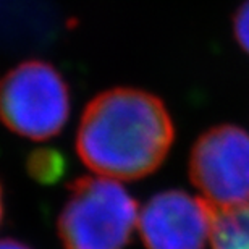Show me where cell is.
<instances>
[{
    "label": "cell",
    "instance_id": "1",
    "mask_svg": "<svg viewBox=\"0 0 249 249\" xmlns=\"http://www.w3.org/2000/svg\"><path fill=\"white\" fill-rule=\"evenodd\" d=\"M175 139L165 104L151 92L117 88L84 108L76 133L81 162L99 177L133 181L162 165Z\"/></svg>",
    "mask_w": 249,
    "mask_h": 249
},
{
    "label": "cell",
    "instance_id": "2",
    "mask_svg": "<svg viewBox=\"0 0 249 249\" xmlns=\"http://www.w3.org/2000/svg\"><path fill=\"white\" fill-rule=\"evenodd\" d=\"M138 217L136 201L117 180L83 177L68 186L57 231L63 249H124Z\"/></svg>",
    "mask_w": 249,
    "mask_h": 249
},
{
    "label": "cell",
    "instance_id": "3",
    "mask_svg": "<svg viewBox=\"0 0 249 249\" xmlns=\"http://www.w3.org/2000/svg\"><path fill=\"white\" fill-rule=\"evenodd\" d=\"M70 115L68 86L52 65L28 60L0 78V120L13 133L46 141Z\"/></svg>",
    "mask_w": 249,
    "mask_h": 249
},
{
    "label": "cell",
    "instance_id": "4",
    "mask_svg": "<svg viewBox=\"0 0 249 249\" xmlns=\"http://www.w3.org/2000/svg\"><path fill=\"white\" fill-rule=\"evenodd\" d=\"M189 178L215 211L249 207V133L220 124L201 134L189 154Z\"/></svg>",
    "mask_w": 249,
    "mask_h": 249
},
{
    "label": "cell",
    "instance_id": "5",
    "mask_svg": "<svg viewBox=\"0 0 249 249\" xmlns=\"http://www.w3.org/2000/svg\"><path fill=\"white\" fill-rule=\"evenodd\" d=\"M215 209L180 189L152 196L139 212L138 230L147 249H204L211 240Z\"/></svg>",
    "mask_w": 249,
    "mask_h": 249
},
{
    "label": "cell",
    "instance_id": "6",
    "mask_svg": "<svg viewBox=\"0 0 249 249\" xmlns=\"http://www.w3.org/2000/svg\"><path fill=\"white\" fill-rule=\"evenodd\" d=\"M212 249H249V207L215 211Z\"/></svg>",
    "mask_w": 249,
    "mask_h": 249
},
{
    "label": "cell",
    "instance_id": "7",
    "mask_svg": "<svg viewBox=\"0 0 249 249\" xmlns=\"http://www.w3.org/2000/svg\"><path fill=\"white\" fill-rule=\"evenodd\" d=\"M57 160L58 157L53 156V152H39L37 157L31 160V172L39 180H52L55 178L57 170H62V165Z\"/></svg>",
    "mask_w": 249,
    "mask_h": 249
},
{
    "label": "cell",
    "instance_id": "8",
    "mask_svg": "<svg viewBox=\"0 0 249 249\" xmlns=\"http://www.w3.org/2000/svg\"><path fill=\"white\" fill-rule=\"evenodd\" d=\"M233 31L241 49L249 53V0L236 10L235 19H233Z\"/></svg>",
    "mask_w": 249,
    "mask_h": 249
},
{
    "label": "cell",
    "instance_id": "9",
    "mask_svg": "<svg viewBox=\"0 0 249 249\" xmlns=\"http://www.w3.org/2000/svg\"><path fill=\"white\" fill-rule=\"evenodd\" d=\"M0 249H33V248H29L28 245H24V243L18 240H13V238H3V240H0Z\"/></svg>",
    "mask_w": 249,
    "mask_h": 249
},
{
    "label": "cell",
    "instance_id": "10",
    "mask_svg": "<svg viewBox=\"0 0 249 249\" xmlns=\"http://www.w3.org/2000/svg\"><path fill=\"white\" fill-rule=\"evenodd\" d=\"M2 215H3V204H2V189H0V223H2Z\"/></svg>",
    "mask_w": 249,
    "mask_h": 249
}]
</instances>
